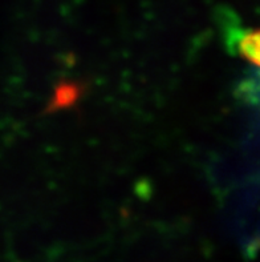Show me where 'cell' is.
I'll return each instance as SVG.
<instances>
[{"label":"cell","instance_id":"obj_1","mask_svg":"<svg viewBox=\"0 0 260 262\" xmlns=\"http://www.w3.org/2000/svg\"><path fill=\"white\" fill-rule=\"evenodd\" d=\"M224 19L222 28L226 48L260 70V28H246L231 17Z\"/></svg>","mask_w":260,"mask_h":262},{"label":"cell","instance_id":"obj_2","mask_svg":"<svg viewBox=\"0 0 260 262\" xmlns=\"http://www.w3.org/2000/svg\"><path fill=\"white\" fill-rule=\"evenodd\" d=\"M79 96V90L76 85L63 84L55 92V99L52 101L53 108H65L66 105L75 103V100Z\"/></svg>","mask_w":260,"mask_h":262}]
</instances>
